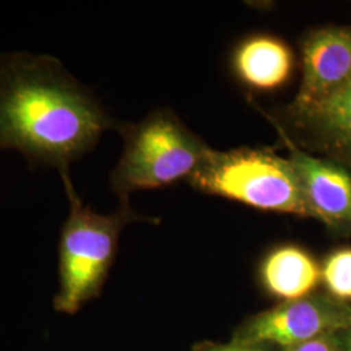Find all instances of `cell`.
<instances>
[{"mask_svg": "<svg viewBox=\"0 0 351 351\" xmlns=\"http://www.w3.org/2000/svg\"><path fill=\"white\" fill-rule=\"evenodd\" d=\"M116 130L124 150L111 173V186L121 201L138 190L189 180L213 150L167 110L152 111L137 124L119 123Z\"/></svg>", "mask_w": 351, "mask_h": 351, "instance_id": "cell-3", "label": "cell"}, {"mask_svg": "<svg viewBox=\"0 0 351 351\" xmlns=\"http://www.w3.org/2000/svg\"><path fill=\"white\" fill-rule=\"evenodd\" d=\"M193 351H281L258 343H245L230 339V342L220 343L213 341H202L198 342Z\"/></svg>", "mask_w": 351, "mask_h": 351, "instance_id": "cell-12", "label": "cell"}, {"mask_svg": "<svg viewBox=\"0 0 351 351\" xmlns=\"http://www.w3.org/2000/svg\"><path fill=\"white\" fill-rule=\"evenodd\" d=\"M285 119L307 149L326 155L351 173V80L311 107L287 108Z\"/></svg>", "mask_w": 351, "mask_h": 351, "instance_id": "cell-8", "label": "cell"}, {"mask_svg": "<svg viewBox=\"0 0 351 351\" xmlns=\"http://www.w3.org/2000/svg\"><path fill=\"white\" fill-rule=\"evenodd\" d=\"M339 351H351V326L335 335Z\"/></svg>", "mask_w": 351, "mask_h": 351, "instance_id": "cell-14", "label": "cell"}, {"mask_svg": "<svg viewBox=\"0 0 351 351\" xmlns=\"http://www.w3.org/2000/svg\"><path fill=\"white\" fill-rule=\"evenodd\" d=\"M302 82L291 111L304 110L337 93L351 80V26H324L302 42Z\"/></svg>", "mask_w": 351, "mask_h": 351, "instance_id": "cell-7", "label": "cell"}, {"mask_svg": "<svg viewBox=\"0 0 351 351\" xmlns=\"http://www.w3.org/2000/svg\"><path fill=\"white\" fill-rule=\"evenodd\" d=\"M189 182L256 210L313 217L294 165L271 151L211 150Z\"/></svg>", "mask_w": 351, "mask_h": 351, "instance_id": "cell-4", "label": "cell"}, {"mask_svg": "<svg viewBox=\"0 0 351 351\" xmlns=\"http://www.w3.org/2000/svg\"><path fill=\"white\" fill-rule=\"evenodd\" d=\"M264 290L281 302L313 294L322 281V265L297 245H281L269 251L261 264Z\"/></svg>", "mask_w": 351, "mask_h": 351, "instance_id": "cell-10", "label": "cell"}, {"mask_svg": "<svg viewBox=\"0 0 351 351\" xmlns=\"http://www.w3.org/2000/svg\"><path fill=\"white\" fill-rule=\"evenodd\" d=\"M294 66L293 51L285 40L275 36L246 38L233 55V69L239 81L258 91H274L285 86Z\"/></svg>", "mask_w": 351, "mask_h": 351, "instance_id": "cell-9", "label": "cell"}, {"mask_svg": "<svg viewBox=\"0 0 351 351\" xmlns=\"http://www.w3.org/2000/svg\"><path fill=\"white\" fill-rule=\"evenodd\" d=\"M117 125L55 56L0 53V150L69 175L71 165Z\"/></svg>", "mask_w": 351, "mask_h": 351, "instance_id": "cell-1", "label": "cell"}, {"mask_svg": "<svg viewBox=\"0 0 351 351\" xmlns=\"http://www.w3.org/2000/svg\"><path fill=\"white\" fill-rule=\"evenodd\" d=\"M322 281L330 297L351 303V247H341L326 255L322 264Z\"/></svg>", "mask_w": 351, "mask_h": 351, "instance_id": "cell-11", "label": "cell"}, {"mask_svg": "<svg viewBox=\"0 0 351 351\" xmlns=\"http://www.w3.org/2000/svg\"><path fill=\"white\" fill-rule=\"evenodd\" d=\"M281 351H339L337 342L333 336H326L320 339H311L295 346H290Z\"/></svg>", "mask_w": 351, "mask_h": 351, "instance_id": "cell-13", "label": "cell"}, {"mask_svg": "<svg viewBox=\"0 0 351 351\" xmlns=\"http://www.w3.org/2000/svg\"><path fill=\"white\" fill-rule=\"evenodd\" d=\"M351 326V303L328 293H313L252 315L233 335V341L284 350L311 339L333 336Z\"/></svg>", "mask_w": 351, "mask_h": 351, "instance_id": "cell-5", "label": "cell"}, {"mask_svg": "<svg viewBox=\"0 0 351 351\" xmlns=\"http://www.w3.org/2000/svg\"><path fill=\"white\" fill-rule=\"evenodd\" d=\"M289 150L313 217L337 233L351 236V173L336 162L301 147L278 128Z\"/></svg>", "mask_w": 351, "mask_h": 351, "instance_id": "cell-6", "label": "cell"}, {"mask_svg": "<svg viewBox=\"0 0 351 351\" xmlns=\"http://www.w3.org/2000/svg\"><path fill=\"white\" fill-rule=\"evenodd\" d=\"M69 202V213L62 226L59 256V291L53 298L58 313L75 315L101 295L112 267L123 229L134 221H151L134 213L129 201H121L110 215L95 213L81 201L71 175H62Z\"/></svg>", "mask_w": 351, "mask_h": 351, "instance_id": "cell-2", "label": "cell"}]
</instances>
